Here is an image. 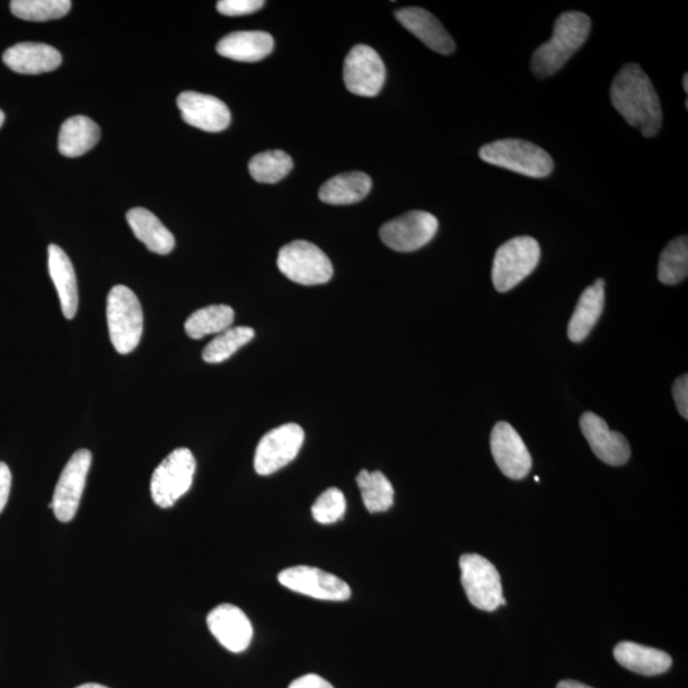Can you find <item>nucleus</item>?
<instances>
[{
	"label": "nucleus",
	"mask_w": 688,
	"mask_h": 688,
	"mask_svg": "<svg viewBox=\"0 0 688 688\" xmlns=\"http://www.w3.org/2000/svg\"><path fill=\"white\" fill-rule=\"evenodd\" d=\"M611 102L632 128L652 138L664 121L659 96L650 78L638 65L625 66L613 79Z\"/></svg>",
	"instance_id": "nucleus-1"
},
{
	"label": "nucleus",
	"mask_w": 688,
	"mask_h": 688,
	"mask_svg": "<svg viewBox=\"0 0 688 688\" xmlns=\"http://www.w3.org/2000/svg\"><path fill=\"white\" fill-rule=\"evenodd\" d=\"M592 22L581 12L562 13L554 22L552 38L534 51L532 70L537 77L558 73L570 58L584 46Z\"/></svg>",
	"instance_id": "nucleus-2"
},
{
	"label": "nucleus",
	"mask_w": 688,
	"mask_h": 688,
	"mask_svg": "<svg viewBox=\"0 0 688 688\" xmlns=\"http://www.w3.org/2000/svg\"><path fill=\"white\" fill-rule=\"evenodd\" d=\"M480 157L484 163L528 176L543 179L553 171L552 157L528 140L508 138L483 146Z\"/></svg>",
	"instance_id": "nucleus-3"
},
{
	"label": "nucleus",
	"mask_w": 688,
	"mask_h": 688,
	"mask_svg": "<svg viewBox=\"0 0 688 688\" xmlns=\"http://www.w3.org/2000/svg\"><path fill=\"white\" fill-rule=\"evenodd\" d=\"M112 346L120 355L134 352L142 338L144 312L139 299L127 286L111 288L106 306Z\"/></svg>",
	"instance_id": "nucleus-4"
},
{
	"label": "nucleus",
	"mask_w": 688,
	"mask_h": 688,
	"mask_svg": "<svg viewBox=\"0 0 688 688\" xmlns=\"http://www.w3.org/2000/svg\"><path fill=\"white\" fill-rule=\"evenodd\" d=\"M540 259L541 246L533 237L519 236L502 244L493 259V286L508 293L532 275Z\"/></svg>",
	"instance_id": "nucleus-5"
},
{
	"label": "nucleus",
	"mask_w": 688,
	"mask_h": 688,
	"mask_svg": "<svg viewBox=\"0 0 688 688\" xmlns=\"http://www.w3.org/2000/svg\"><path fill=\"white\" fill-rule=\"evenodd\" d=\"M196 469V458L187 448L175 449L167 455L153 474L155 504L163 509L174 507L190 490Z\"/></svg>",
	"instance_id": "nucleus-6"
},
{
	"label": "nucleus",
	"mask_w": 688,
	"mask_h": 688,
	"mask_svg": "<svg viewBox=\"0 0 688 688\" xmlns=\"http://www.w3.org/2000/svg\"><path fill=\"white\" fill-rule=\"evenodd\" d=\"M462 584L470 602L481 611L493 612L505 606L501 578L495 564L478 553L463 554L459 560Z\"/></svg>",
	"instance_id": "nucleus-7"
},
{
	"label": "nucleus",
	"mask_w": 688,
	"mask_h": 688,
	"mask_svg": "<svg viewBox=\"0 0 688 688\" xmlns=\"http://www.w3.org/2000/svg\"><path fill=\"white\" fill-rule=\"evenodd\" d=\"M277 266L282 275L304 286L323 285L333 276V266L316 245L296 240L279 250Z\"/></svg>",
	"instance_id": "nucleus-8"
},
{
	"label": "nucleus",
	"mask_w": 688,
	"mask_h": 688,
	"mask_svg": "<svg viewBox=\"0 0 688 688\" xmlns=\"http://www.w3.org/2000/svg\"><path fill=\"white\" fill-rule=\"evenodd\" d=\"M304 440L305 432L297 423H286L271 430L262 438L255 450V472L269 475L284 469L297 456Z\"/></svg>",
	"instance_id": "nucleus-9"
},
{
	"label": "nucleus",
	"mask_w": 688,
	"mask_h": 688,
	"mask_svg": "<svg viewBox=\"0 0 688 688\" xmlns=\"http://www.w3.org/2000/svg\"><path fill=\"white\" fill-rule=\"evenodd\" d=\"M439 220L425 210H411L386 223L381 228V239L392 250L416 252L434 239Z\"/></svg>",
	"instance_id": "nucleus-10"
},
{
	"label": "nucleus",
	"mask_w": 688,
	"mask_h": 688,
	"mask_svg": "<svg viewBox=\"0 0 688 688\" xmlns=\"http://www.w3.org/2000/svg\"><path fill=\"white\" fill-rule=\"evenodd\" d=\"M91 464L92 454L90 450L81 449L69 459L63 472H61L55 497H52L49 505L50 509L55 510V514L61 523H68L76 517Z\"/></svg>",
	"instance_id": "nucleus-11"
},
{
	"label": "nucleus",
	"mask_w": 688,
	"mask_h": 688,
	"mask_svg": "<svg viewBox=\"0 0 688 688\" xmlns=\"http://www.w3.org/2000/svg\"><path fill=\"white\" fill-rule=\"evenodd\" d=\"M278 581L295 593L321 601L343 602L352 594L346 581L312 567H295L281 571Z\"/></svg>",
	"instance_id": "nucleus-12"
},
{
	"label": "nucleus",
	"mask_w": 688,
	"mask_h": 688,
	"mask_svg": "<svg viewBox=\"0 0 688 688\" xmlns=\"http://www.w3.org/2000/svg\"><path fill=\"white\" fill-rule=\"evenodd\" d=\"M386 70L381 56L367 46L351 49L344 60L343 79L347 90L361 97H374L382 91Z\"/></svg>",
	"instance_id": "nucleus-13"
},
{
	"label": "nucleus",
	"mask_w": 688,
	"mask_h": 688,
	"mask_svg": "<svg viewBox=\"0 0 688 688\" xmlns=\"http://www.w3.org/2000/svg\"><path fill=\"white\" fill-rule=\"evenodd\" d=\"M491 452L502 473L510 480H523L532 470V456L518 431L508 422L492 430Z\"/></svg>",
	"instance_id": "nucleus-14"
},
{
	"label": "nucleus",
	"mask_w": 688,
	"mask_h": 688,
	"mask_svg": "<svg viewBox=\"0 0 688 688\" xmlns=\"http://www.w3.org/2000/svg\"><path fill=\"white\" fill-rule=\"evenodd\" d=\"M209 631L229 651L243 652L253 640V625L248 616L234 605H220L207 616Z\"/></svg>",
	"instance_id": "nucleus-15"
},
{
	"label": "nucleus",
	"mask_w": 688,
	"mask_h": 688,
	"mask_svg": "<svg viewBox=\"0 0 688 688\" xmlns=\"http://www.w3.org/2000/svg\"><path fill=\"white\" fill-rule=\"evenodd\" d=\"M580 429L590 449L603 463L619 466L629 462L631 455L629 441L620 432L611 431L598 414L584 413L580 419Z\"/></svg>",
	"instance_id": "nucleus-16"
},
{
	"label": "nucleus",
	"mask_w": 688,
	"mask_h": 688,
	"mask_svg": "<svg viewBox=\"0 0 688 688\" xmlns=\"http://www.w3.org/2000/svg\"><path fill=\"white\" fill-rule=\"evenodd\" d=\"M178 106L185 122L210 134L225 130L232 122V112L215 96L185 91L178 97Z\"/></svg>",
	"instance_id": "nucleus-17"
},
{
	"label": "nucleus",
	"mask_w": 688,
	"mask_h": 688,
	"mask_svg": "<svg viewBox=\"0 0 688 688\" xmlns=\"http://www.w3.org/2000/svg\"><path fill=\"white\" fill-rule=\"evenodd\" d=\"M395 19L427 48L449 56L455 50V42L436 17L423 8L407 7L395 12Z\"/></svg>",
	"instance_id": "nucleus-18"
},
{
	"label": "nucleus",
	"mask_w": 688,
	"mask_h": 688,
	"mask_svg": "<svg viewBox=\"0 0 688 688\" xmlns=\"http://www.w3.org/2000/svg\"><path fill=\"white\" fill-rule=\"evenodd\" d=\"M3 61L16 73L42 75L61 65V55L47 43L22 42L6 50Z\"/></svg>",
	"instance_id": "nucleus-19"
},
{
	"label": "nucleus",
	"mask_w": 688,
	"mask_h": 688,
	"mask_svg": "<svg viewBox=\"0 0 688 688\" xmlns=\"http://www.w3.org/2000/svg\"><path fill=\"white\" fill-rule=\"evenodd\" d=\"M48 255L49 275L55 282L61 312L67 320H73L78 311V285L73 264L67 253L56 244L49 246Z\"/></svg>",
	"instance_id": "nucleus-20"
},
{
	"label": "nucleus",
	"mask_w": 688,
	"mask_h": 688,
	"mask_svg": "<svg viewBox=\"0 0 688 688\" xmlns=\"http://www.w3.org/2000/svg\"><path fill=\"white\" fill-rule=\"evenodd\" d=\"M273 49L275 40L268 32L263 31L233 32L217 43L219 56L246 63L267 58Z\"/></svg>",
	"instance_id": "nucleus-21"
},
{
	"label": "nucleus",
	"mask_w": 688,
	"mask_h": 688,
	"mask_svg": "<svg viewBox=\"0 0 688 688\" xmlns=\"http://www.w3.org/2000/svg\"><path fill=\"white\" fill-rule=\"evenodd\" d=\"M613 656L622 667L642 676L666 674L672 667V658L666 651L631 641L620 642L615 648Z\"/></svg>",
	"instance_id": "nucleus-22"
},
{
	"label": "nucleus",
	"mask_w": 688,
	"mask_h": 688,
	"mask_svg": "<svg viewBox=\"0 0 688 688\" xmlns=\"http://www.w3.org/2000/svg\"><path fill=\"white\" fill-rule=\"evenodd\" d=\"M603 308L605 281L598 279L579 298L569 323V340L576 343L583 342L602 316Z\"/></svg>",
	"instance_id": "nucleus-23"
},
{
	"label": "nucleus",
	"mask_w": 688,
	"mask_h": 688,
	"mask_svg": "<svg viewBox=\"0 0 688 688\" xmlns=\"http://www.w3.org/2000/svg\"><path fill=\"white\" fill-rule=\"evenodd\" d=\"M127 220L131 232L139 242H142L148 250L166 255L175 248V237L158 219L153 212L145 208H134L127 214Z\"/></svg>",
	"instance_id": "nucleus-24"
},
{
	"label": "nucleus",
	"mask_w": 688,
	"mask_h": 688,
	"mask_svg": "<svg viewBox=\"0 0 688 688\" xmlns=\"http://www.w3.org/2000/svg\"><path fill=\"white\" fill-rule=\"evenodd\" d=\"M372 179L365 173H344L326 181L320 190V198L326 205L348 206L365 199L372 190Z\"/></svg>",
	"instance_id": "nucleus-25"
},
{
	"label": "nucleus",
	"mask_w": 688,
	"mask_h": 688,
	"mask_svg": "<svg viewBox=\"0 0 688 688\" xmlns=\"http://www.w3.org/2000/svg\"><path fill=\"white\" fill-rule=\"evenodd\" d=\"M101 131L94 120L82 115L69 118L61 126L59 153L66 157L83 156L99 144Z\"/></svg>",
	"instance_id": "nucleus-26"
},
{
	"label": "nucleus",
	"mask_w": 688,
	"mask_h": 688,
	"mask_svg": "<svg viewBox=\"0 0 688 688\" xmlns=\"http://www.w3.org/2000/svg\"><path fill=\"white\" fill-rule=\"evenodd\" d=\"M234 317L233 307L228 305L203 307L188 317L187 323H185V332L193 340H202L206 335L219 334L232 328Z\"/></svg>",
	"instance_id": "nucleus-27"
},
{
	"label": "nucleus",
	"mask_w": 688,
	"mask_h": 688,
	"mask_svg": "<svg viewBox=\"0 0 688 688\" xmlns=\"http://www.w3.org/2000/svg\"><path fill=\"white\" fill-rule=\"evenodd\" d=\"M357 484L368 513H384L394 504V489L382 472L361 471Z\"/></svg>",
	"instance_id": "nucleus-28"
},
{
	"label": "nucleus",
	"mask_w": 688,
	"mask_h": 688,
	"mask_svg": "<svg viewBox=\"0 0 688 688\" xmlns=\"http://www.w3.org/2000/svg\"><path fill=\"white\" fill-rule=\"evenodd\" d=\"M688 275V240L679 236L670 242L660 254L658 278L661 284L677 285Z\"/></svg>",
	"instance_id": "nucleus-29"
},
{
	"label": "nucleus",
	"mask_w": 688,
	"mask_h": 688,
	"mask_svg": "<svg viewBox=\"0 0 688 688\" xmlns=\"http://www.w3.org/2000/svg\"><path fill=\"white\" fill-rule=\"evenodd\" d=\"M255 332L249 326H235L219 333L214 341L203 350V360L208 364H220L236 354L245 344L254 338Z\"/></svg>",
	"instance_id": "nucleus-30"
},
{
	"label": "nucleus",
	"mask_w": 688,
	"mask_h": 688,
	"mask_svg": "<svg viewBox=\"0 0 688 688\" xmlns=\"http://www.w3.org/2000/svg\"><path fill=\"white\" fill-rule=\"evenodd\" d=\"M72 7L69 0H13L11 11L24 21L46 22L61 19Z\"/></svg>",
	"instance_id": "nucleus-31"
},
{
	"label": "nucleus",
	"mask_w": 688,
	"mask_h": 688,
	"mask_svg": "<svg viewBox=\"0 0 688 688\" xmlns=\"http://www.w3.org/2000/svg\"><path fill=\"white\" fill-rule=\"evenodd\" d=\"M293 167V158L286 153L267 151L252 158L249 171L258 183L275 184L286 178Z\"/></svg>",
	"instance_id": "nucleus-32"
},
{
	"label": "nucleus",
	"mask_w": 688,
	"mask_h": 688,
	"mask_svg": "<svg viewBox=\"0 0 688 688\" xmlns=\"http://www.w3.org/2000/svg\"><path fill=\"white\" fill-rule=\"evenodd\" d=\"M347 502L343 492L331 488L316 499L312 508V513L317 523L333 524L346 514Z\"/></svg>",
	"instance_id": "nucleus-33"
},
{
	"label": "nucleus",
	"mask_w": 688,
	"mask_h": 688,
	"mask_svg": "<svg viewBox=\"0 0 688 688\" xmlns=\"http://www.w3.org/2000/svg\"><path fill=\"white\" fill-rule=\"evenodd\" d=\"M266 2L262 0H220L217 10L220 14L236 17L253 14L262 10Z\"/></svg>",
	"instance_id": "nucleus-34"
},
{
	"label": "nucleus",
	"mask_w": 688,
	"mask_h": 688,
	"mask_svg": "<svg viewBox=\"0 0 688 688\" xmlns=\"http://www.w3.org/2000/svg\"><path fill=\"white\" fill-rule=\"evenodd\" d=\"M674 399L677 410L681 416L688 419V376L682 375L677 379L674 385Z\"/></svg>",
	"instance_id": "nucleus-35"
},
{
	"label": "nucleus",
	"mask_w": 688,
	"mask_h": 688,
	"mask_svg": "<svg viewBox=\"0 0 688 688\" xmlns=\"http://www.w3.org/2000/svg\"><path fill=\"white\" fill-rule=\"evenodd\" d=\"M12 486V473L6 463L0 462V513L4 510Z\"/></svg>",
	"instance_id": "nucleus-36"
},
{
	"label": "nucleus",
	"mask_w": 688,
	"mask_h": 688,
	"mask_svg": "<svg viewBox=\"0 0 688 688\" xmlns=\"http://www.w3.org/2000/svg\"><path fill=\"white\" fill-rule=\"evenodd\" d=\"M288 688H334L326 679L317 675H306L295 679Z\"/></svg>",
	"instance_id": "nucleus-37"
},
{
	"label": "nucleus",
	"mask_w": 688,
	"mask_h": 688,
	"mask_svg": "<svg viewBox=\"0 0 688 688\" xmlns=\"http://www.w3.org/2000/svg\"><path fill=\"white\" fill-rule=\"evenodd\" d=\"M558 688H593V687H589L587 685L577 682V681H562L559 684Z\"/></svg>",
	"instance_id": "nucleus-38"
},
{
	"label": "nucleus",
	"mask_w": 688,
	"mask_h": 688,
	"mask_svg": "<svg viewBox=\"0 0 688 688\" xmlns=\"http://www.w3.org/2000/svg\"><path fill=\"white\" fill-rule=\"evenodd\" d=\"M77 688H109L99 684H85L81 686H78Z\"/></svg>",
	"instance_id": "nucleus-39"
},
{
	"label": "nucleus",
	"mask_w": 688,
	"mask_h": 688,
	"mask_svg": "<svg viewBox=\"0 0 688 688\" xmlns=\"http://www.w3.org/2000/svg\"><path fill=\"white\" fill-rule=\"evenodd\" d=\"M684 88H685V92H688V76L685 75L684 76Z\"/></svg>",
	"instance_id": "nucleus-40"
},
{
	"label": "nucleus",
	"mask_w": 688,
	"mask_h": 688,
	"mask_svg": "<svg viewBox=\"0 0 688 688\" xmlns=\"http://www.w3.org/2000/svg\"><path fill=\"white\" fill-rule=\"evenodd\" d=\"M4 119H6L4 112L2 110H0V128H2Z\"/></svg>",
	"instance_id": "nucleus-41"
},
{
	"label": "nucleus",
	"mask_w": 688,
	"mask_h": 688,
	"mask_svg": "<svg viewBox=\"0 0 688 688\" xmlns=\"http://www.w3.org/2000/svg\"><path fill=\"white\" fill-rule=\"evenodd\" d=\"M534 481L535 482H540V478H537V475H535Z\"/></svg>",
	"instance_id": "nucleus-42"
}]
</instances>
